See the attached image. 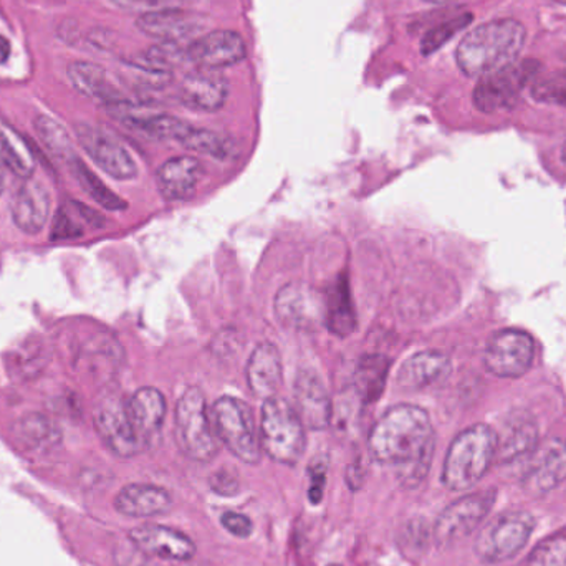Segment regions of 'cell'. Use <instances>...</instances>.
Wrapping results in <instances>:
<instances>
[{
    "label": "cell",
    "mask_w": 566,
    "mask_h": 566,
    "mask_svg": "<svg viewBox=\"0 0 566 566\" xmlns=\"http://www.w3.org/2000/svg\"><path fill=\"white\" fill-rule=\"evenodd\" d=\"M211 489L216 494L224 495V497L235 495L239 492L238 478L228 471L216 472L211 478Z\"/></svg>",
    "instance_id": "obj_40"
},
{
    "label": "cell",
    "mask_w": 566,
    "mask_h": 566,
    "mask_svg": "<svg viewBox=\"0 0 566 566\" xmlns=\"http://www.w3.org/2000/svg\"><path fill=\"white\" fill-rule=\"evenodd\" d=\"M527 40L524 23L497 19L465 33L455 52L459 70L471 78H482L514 65Z\"/></svg>",
    "instance_id": "obj_2"
},
{
    "label": "cell",
    "mask_w": 566,
    "mask_h": 566,
    "mask_svg": "<svg viewBox=\"0 0 566 566\" xmlns=\"http://www.w3.org/2000/svg\"><path fill=\"white\" fill-rule=\"evenodd\" d=\"M388 369L389 361L385 356H366L359 363L358 371H356V386H358L359 392H361L366 402L375 401L381 396Z\"/></svg>",
    "instance_id": "obj_33"
},
{
    "label": "cell",
    "mask_w": 566,
    "mask_h": 566,
    "mask_svg": "<svg viewBox=\"0 0 566 566\" xmlns=\"http://www.w3.org/2000/svg\"><path fill=\"white\" fill-rule=\"evenodd\" d=\"M19 436L23 444L30 446V448H42V446L52 444L53 428L40 416H32V418L23 419L19 428Z\"/></svg>",
    "instance_id": "obj_36"
},
{
    "label": "cell",
    "mask_w": 566,
    "mask_h": 566,
    "mask_svg": "<svg viewBox=\"0 0 566 566\" xmlns=\"http://www.w3.org/2000/svg\"><path fill=\"white\" fill-rule=\"evenodd\" d=\"M178 98L195 112H218L229 98L228 80L218 70H192L182 78Z\"/></svg>",
    "instance_id": "obj_19"
},
{
    "label": "cell",
    "mask_w": 566,
    "mask_h": 566,
    "mask_svg": "<svg viewBox=\"0 0 566 566\" xmlns=\"http://www.w3.org/2000/svg\"><path fill=\"white\" fill-rule=\"evenodd\" d=\"M50 209L52 199L43 182L33 178L23 179L12 202L13 224L25 234H39L49 222Z\"/></svg>",
    "instance_id": "obj_20"
},
{
    "label": "cell",
    "mask_w": 566,
    "mask_h": 566,
    "mask_svg": "<svg viewBox=\"0 0 566 566\" xmlns=\"http://www.w3.org/2000/svg\"><path fill=\"white\" fill-rule=\"evenodd\" d=\"M179 145L214 159H229L235 151L234 142L228 136L211 132V129L196 128L192 125L189 126Z\"/></svg>",
    "instance_id": "obj_31"
},
{
    "label": "cell",
    "mask_w": 566,
    "mask_h": 566,
    "mask_svg": "<svg viewBox=\"0 0 566 566\" xmlns=\"http://www.w3.org/2000/svg\"><path fill=\"white\" fill-rule=\"evenodd\" d=\"M451 373V359L434 349L416 353L399 368L396 382L406 389H424L442 381Z\"/></svg>",
    "instance_id": "obj_25"
},
{
    "label": "cell",
    "mask_w": 566,
    "mask_h": 566,
    "mask_svg": "<svg viewBox=\"0 0 566 566\" xmlns=\"http://www.w3.org/2000/svg\"><path fill=\"white\" fill-rule=\"evenodd\" d=\"M221 524L229 534L238 538L251 537L252 532H254V524H252L251 518L248 515L238 514V512H226L222 515Z\"/></svg>",
    "instance_id": "obj_39"
},
{
    "label": "cell",
    "mask_w": 566,
    "mask_h": 566,
    "mask_svg": "<svg viewBox=\"0 0 566 566\" xmlns=\"http://www.w3.org/2000/svg\"><path fill=\"white\" fill-rule=\"evenodd\" d=\"M133 429L143 446L151 444L161 432L166 418V399L156 388H142L125 402Z\"/></svg>",
    "instance_id": "obj_21"
},
{
    "label": "cell",
    "mask_w": 566,
    "mask_h": 566,
    "mask_svg": "<svg viewBox=\"0 0 566 566\" xmlns=\"http://www.w3.org/2000/svg\"><path fill=\"white\" fill-rule=\"evenodd\" d=\"M275 312L283 325L313 329L325 323V300L302 283H289L275 298Z\"/></svg>",
    "instance_id": "obj_15"
},
{
    "label": "cell",
    "mask_w": 566,
    "mask_h": 566,
    "mask_svg": "<svg viewBox=\"0 0 566 566\" xmlns=\"http://www.w3.org/2000/svg\"><path fill=\"white\" fill-rule=\"evenodd\" d=\"M328 566H339V565H328Z\"/></svg>",
    "instance_id": "obj_45"
},
{
    "label": "cell",
    "mask_w": 566,
    "mask_h": 566,
    "mask_svg": "<svg viewBox=\"0 0 566 566\" xmlns=\"http://www.w3.org/2000/svg\"><path fill=\"white\" fill-rule=\"evenodd\" d=\"M186 56L199 69H228L248 56V46L238 32L214 30L192 40L186 49Z\"/></svg>",
    "instance_id": "obj_14"
},
{
    "label": "cell",
    "mask_w": 566,
    "mask_h": 566,
    "mask_svg": "<svg viewBox=\"0 0 566 566\" xmlns=\"http://www.w3.org/2000/svg\"><path fill=\"white\" fill-rule=\"evenodd\" d=\"M10 53H12V46H10L9 40L0 35V65L10 59Z\"/></svg>",
    "instance_id": "obj_42"
},
{
    "label": "cell",
    "mask_w": 566,
    "mask_h": 566,
    "mask_svg": "<svg viewBox=\"0 0 566 566\" xmlns=\"http://www.w3.org/2000/svg\"><path fill=\"white\" fill-rule=\"evenodd\" d=\"M95 428L106 448L118 458H133L145 448L133 429L122 399L108 398L99 402L95 411Z\"/></svg>",
    "instance_id": "obj_13"
},
{
    "label": "cell",
    "mask_w": 566,
    "mask_h": 566,
    "mask_svg": "<svg viewBox=\"0 0 566 566\" xmlns=\"http://www.w3.org/2000/svg\"><path fill=\"white\" fill-rule=\"evenodd\" d=\"M248 382L258 398L269 399L277 396L282 385L281 352L274 343H261L252 353L248 363Z\"/></svg>",
    "instance_id": "obj_24"
},
{
    "label": "cell",
    "mask_w": 566,
    "mask_h": 566,
    "mask_svg": "<svg viewBox=\"0 0 566 566\" xmlns=\"http://www.w3.org/2000/svg\"><path fill=\"white\" fill-rule=\"evenodd\" d=\"M70 169H72L73 175H75L76 181L82 186L83 191L96 202V205L103 206V208L108 209V211H125L128 206L123 201L119 196H116L95 172L90 171L86 168L85 163L82 159L76 158L73 159L72 165H70Z\"/></svg>",
    "instance_id": "obj_32"
},
{
    "label": "cell",
    "mask_w": 566,
    "mask_h": 566,
    "mask_svg": "<svg viewBox=\"0 0 566 566\" xmlns=\"http://www.w3.org/2000/svg\"><path fill=\"white\" fill-rule=\"evenodd\" d=\"M308 472L310 479H312V482H310L308 499L313 505H318L319 501L323 499V489H325V465H313L312 469H308Z\"/></svg>",
    "instance_id": "obj_41"
},
{
    "label": "cell",
    "mask_w": 566,
    "mask_h": 566,
    "mask_svg": "<svg viewBox=\"0 0 566 566\" xmlns=\"http://www.w3.org/2000/svg\"><path fill=\"white\" fill-rule=\"evenodd\" d=\"M75 133L80 146L106 175L118 181H129L138 176L135 158L115 136L90 123H78Z\"/></svg>",
    "instance_id": "obj_10"
},
{
    "label": "cell",
    "mask_w": 566,
    "mask_h": 566,
    "mask_svg": "<svg viewBox=\"0 0 566 566\" xmlns=\"http://www.w3.org/2000/svg\"><path fill=\"white\" fill-rule=\"evenodd\" d=\"M2 192H3V178H2V172H0V196H2Z\"/></svg>",
    "instance_id": "obj_44"
},
{
    "label": "cell",
    "mask_w": 566,
    "mask_h": 566,
    "mask_svg": "<svg viewBox=\"0 0 566 566\" xmlns=\"http://www.w3.org/2000/svg\"><path fill=\"white\" fill-rule=\"evenodd\" d=\"M325 323L329 332L338 336H348L356 328L355 308L352 292L345 275L326 293Z\"/></svg>",
    "instance_id": "obj_29"
},
{
    "label": "cell",
    "mask_w": 566,
    "mask_h": 566,
    "mask_svg": "<svg viewBox=\"0 0 566 566\" xmlns=\"http://www.w3.org/2000/svg\"><path fill=\"white\" fill-rule=\"evenodd\" d=\"M135 547L149 557L169 562H188L196 555V544L176 528L165 525H142L129 532Z\"/></svg>",
    "instance_id": "obj_16"
},
{
    "label": "cell",
    "mask_w": 566,
    "mask_h": 566,
    "mask_svg": "<svg viewBox=\"0 0 566 566\" xmlns=\"http://www.w3.org/2000/svg\"><path fill=\"white\" fill-rule=\"evenodd\" d=\"M534 528L535 518L528 512H505L479 532L475 554L485 564L511 560L531 541Z\"/></svg>",
    "instance_id": "obj_7"
},
{
    "label": "cell",
    "mask_w": 566,
    "mask_h": 566,
    "mask_svg": "<svg viewBox=\"0 0 566 566\" xmlns=\"http://www.w3.org/2000/svg\"><path fill=\"white\" fill-rule=\"evenodd\" d=\"M262 451L283 465L298 464L305 452V424L298 412L279 396L265 399L261 416Z\"/></svg>",
    "instance_id": "obj_4"
},
{
    "label": "cell",
    "mask_w": 566,
    "mask_h": 566,
    "mask_svg": "<svg viewBox=\"0 0 566 566\" xmlns=\"http://www.w3.org/2000/svg\"><path fill=\"white\" fill-rule=\"evenodd\" d=\"M82 234V228L73 221V214L59 211L53 221L52 235L53 241H69V239L78 238Z\"/></svg>",
    "instance_id": "obj_38"
},
{
    "label": "cell",
    "mask_w": 566,
    "mask_h": 566,
    "mask_svg": "<svg viewBox=\"0 0 566 566\" xmlns=\"http://www.w3.org/2000/svg\"><path fill=\"white\" fill-rule=\"evenodd\" d=\"M171 507V494L151 484L126 485L115 499L116 511L126 517H155L166 514Z\"/></svg>",
    "instance_id": "obj_26"
},
{
    "label": "cell",
    "mask_w": 566,
    "mask_h": 566,
    "mask_svg": "<svg viewBox=\"0 0 566 566\" xmlns=\"http://www.w3.org/2000/svg\"><path fill=\"white\" fill-rule=\"evenodd\" d=\"M369 454L395 471L405 488H418L432 464L436 432L424 409L412 405L392 406L373 426Z\"/></svg>",
    "instance_id": "obj_1"
},
{
    "label": "cell",
    "mask_w": 566,
    "mask_h": 566,
    "mask_svg": "<svg viewBox=\"0 0 566 566\" xmlns=\"http://www.w3.org/2000/svg\"><path fill=\"white\" fill-rule=\"evenodd\" d=\"M66 75L76 92L82 93L86 98L95 99L105 108L128 99L109 78L108 72L95 63L73 62L66 69Z\"/></svg>",
    "instance_id": "obj_23"
},
{
    "label": "cell",
    "mask_w": 566,
    "mask_h": 566,
    "mask_svg": "<svg viewBox=\"0 0 566 566\" xmlns=\"http://www.w3.org/2000/svg\"><path fill=\"white\" fill-rule=\"evenodd\" d=\"M212 422L218 438L226 448L245 464H258L261 461V438L255 428L251 408L241 399L222 396L212 408Z\"/></svg>",
    "instance_id": "obj_6"
},
{
    "label": "cell",
    "mask_w": 566,
    "mask_h": 566,
    "mask_svg": "<svg viewBox=\"0 0 566 566\" xmlns=\"http://www.w3.org/2000/svg\"><path fill=\"white\" fill-rule=\"evenodd\" d=\"M118 9L128 12H159V10L179 9L185 6L186 0H109Z\"/></svg>",
    "instance_id": "obj_37"
},
{
    "label": "cell",
    "mask_w": 566,
    "mask_h": 566,
    "mask_svg": "<svg viewBox=\"0 0 566 566\" xmlns=\"http://www.w3.org/2000/svg\"><path fill=\"white\" fill-rule=\"evenodd\" d=\"M216 436L206 396L199 388L186 389L176 405V442L182 454L192 461L211 462L219 451Z\"/></svg>",
    "instance_id": "obj_5"
},
{
    "label": "cell",
    "mask_w": 566,
    "mask_h": 566,
    "mask_svg": "<svg viewBox=\"0 0 566 566\" xmlns=\"http://www.w3.org/2000/svg\"><path fill=\"white\" fill-rule=\"evenodd\" d=\"M202 176L201 163L191 156H178L163 163L156 172L159 191L169 201H186L195 195Z\"/></svg>",
    "instance_id": "obj_22"
},
{
    "label": "cell",
    "mask_w": 566,
    "mask_h": 566,
    "mask_svg": "<svg viewBox=\"0 0 566 566\" xmlns=\"http://www.w3.org/2000/svg\"><path fill=\"white\" fill-rule=\"evenodd\" d=\"M541 63L535 60L515 62L514 65L482 76L474 88V106L482 113H497L514 108L518 96L538 73Z\"/></svg>",
    "instance_id": "obj_8"
},
{
    "label": "cell",
    "mask_w": 566,
    "mask_h": 566,
    "mask_svg": "<svg viewBox=\"0 0 566 566\" xmlns=\"http://www.w3.org/2000/svg\"><path fill=\"white\" fill-rule=\"evenodd\" d=\"M136 27L145 35L161 43H178L198 36L205 30L206 19L199 13L189 12L179 7V9L143 13L136 20Z\"/></svg>",
    "instance_id": "obj_17"
},
{
    "label": "cell",
    "mask_w": 566,
    "mask_h": 566,
    "mask_svg": "<svg viewBox=\"0 0 566 566\" xmlns=\"http://www.w3.org/2000/svg\"><path fill=\"white\" fill-rule=\"evenodd\" d=\"M295 409L305 428L322 431L332 419V399L325 382L313 369H300L293 385Z\"/></svg>",
    "instance_id": "obj_18"
},
{
    "label": "cell",
    "mask_w": 566,
    "mask_h": 566,
    "mask_svg": "<svg viewBox=\"0 0 566 566\" xmlns=\"http://www.w3.org/2000/svg\"><path fill=\"white\" fill-rule=\"evenodd\" d=\"M497 454V432L485 424L462 431L452 441L442 469V484L449 491H468L482 481Z\"/></svg>",
    "instance_id": "obj_3"
},
{
    "label": "cell",
    "mask_w": 566,
    "mask_h": 566,
    "mask_svg": "<svg viewBox=\"0 0 566 566\" xmlns=\"http://www.w3.org/2000/svg\"><path fill=\"white\" fill-rule=\"evenodd\" d=\"M535 356V342L518 328L494 333L485 346V368L499 378H521L531 369Z\"/></svg>",
    "instance_id": "obj_9"
},
{
    "label": "cell",
    "mask_w": 566,
    "mask_h": 566,
    "mask_svg": "<svg viewBox=\"0 0 566 566\" xmlns=\"http://www.w3.org/2000/svg\"><path fill=\"white\" fill-rule=\"evenodd\" d=\"M538 444L537 426L532 419H514L505 428L504 436L497 434V454L495 459L499 462L515 461V459L525 458L531 454Z\"/></svg>",
    "instance_id": "obj_28"
},
{
    "label": "cell",
    "mask_w": 566,
    "mask_h": 566,
    "mask_svg": "<svg viewBox=\"0 0 566 566\" xmlns=\"http://www.w3.org/2000/svg\"><path fill=\"white\" fill-rule=\"evenodd\" d=\"M33 128H35L42 145L45 146L46 151L53 158L69 166L72 165L73 159L78 158L75 155V148H73L69 132L56 119L50 118L46 115L36 116L35 122H33Z\"/></svg>",
    "instance_id": "obj_30"
},
{
    "label": "cell",
    "mask_w": 566,
    "mask_h": 566,
    "mask_svg": "<svg viewBox=\"0 0 566 566\" xmlns=\"http://www.w3.org/2000/svg\"><path fill=\"white\" fill-rule=\"evenodd\" d=\"M0 161L22 179L32 178L36 168L30 143L12 126L0 119Z\"/></svg>",
    "instance_id": "obj_27"
},
{
    "label": "cell",
    "mask_w": 566,
    "mask_h": 566,
    "mask_svg": "<svg viewBox=\"0 0 566 566\" xmlns=\"http://www.w3.org/2000/svg\"><path fill=\"white\" fill-rule=\"evenodd\" d=\"M495 502V491L465 495L442 511L434 525L439 547H449L469 537L484 522Z\"/></svg>",
    "instance_id": "obj_11"
},
{
    "label": "cell",
    "mask_w": 566,
    "mask_h": 566,
    "mask_svg": "<svg viewBox=\"0 0 566 566\" xmlns=\"http://www.w3.org/2000/svg\"><path fill=\"white\" fill-rule=\"evenodd\" d=\"M429 3H436V6H446V3L455 2V0H426Z\"/></svg>",
    "instance_id": "obj_43"
},
{
    "label": "cell",
    "mask_w": 566,
    "mask_h": 566,
    "mask_svg": "<svg viewBox=\"0 0 566 566\" xmlns=\"http://www.w3.org/2000/svg\"><path fill=\"white\" fill-rule=\"evenodd\" d=\"M527 566H566V537L557 535L542 542L528 557Z\"/></svg>",
    "instance_id": "obj_35"
},
{
    "label": "cell",
    "mask_w": 566,
    "mask_h": 566,
    "mask_svg": "<svg viewBox=\"0 0 566 566\" xmlns=\"http://www.w3.org/2000/svg\"><path fill=\"white\" fill-rule=\"evenodd\" d=\"M566 481V441L548 439L528 454L522 485L528 494L545 495Z\"/></svg>",
    "instance_id": "obj_12"
},
{
    "label": "cell",
    "mask_w": 566,
    "mask_h": 566,
    "mask_svg": "<svg viewBox=\"0 0 566 566\" xmlns=\"http://www.w3.org/2000/svg\"><path fill=\"white\" fill-rule=\"evenodd\" d=\"M472 13H462V15L452 17V19L444 20L439 25L432 27L431 30L424 33L421 40V53L422 55H432L438 52L441 46H444L452 36L458 35L459 32L471 25Z\"/></svg>",
    "instance_id": "obj_34"
}]
</instances>
